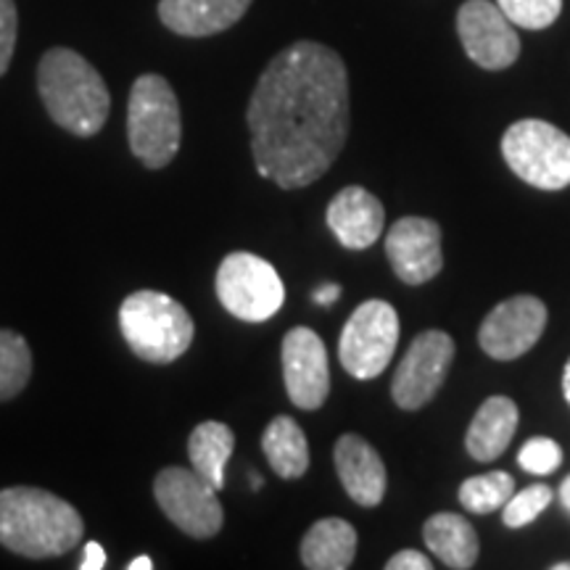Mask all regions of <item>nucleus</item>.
I'll list each match as a JSON object with an SVG mask.
<instances>
[{"label":"nucleus","instance_id":"obj_23","mask_svg":"<svg viewBox=\"0 0 570 570\" xmlns=\"http://www.w3.org/2000/svg\"><path fill=\"white\" fill-rule=\"evenodd\" d=\"M512 494H515L512 475L504 470H491V473L462 481L460 504L470 515H489V512L502 510Z\"/></svg>","mask_w":570,"mask_h":570},{"label":"nucleus","instance_id":"obj_3","mask_svg":"<svg viewBox=\"0 0 570 570\" xmlns=\"http://www.w3.org/2000/svg\"><path fill=\"white\" fill-rule=\"evenodd\" d=\"M38 90L46 111L61 130L92 138L104 130L111 96L98 69L71 48H51L38 67Z\"/></svg>","mask_w":570,"mask_h":570},{"label":"nucleus","instance_id":"obj_14","mask_svg":"<svg viewBox=\"0 0 570 570\" xmlns=\"http://www.w3.org/2000/svg\"><path fill=\"white\" fill-rule=\"evenodd\" d=\"M386 256L391 269L404 285L433 281L444 267L441 227L428 217H402L386 233Z\"/></svg>","mask_w":570,"mask_h":570},{"label":"nucleus","instance_id":"obj_1","mask_svg":"<svg viewBox=\"0 0 570 570\" xmlns=\"http://www.w3.org/2000/svg\"><path fill=\"white\" fill-rule=\"evenodd\" d=\"M246 122L262 177L283 190L320 180L344 151L352 125L344 59L312 40L283 48L256 82Z\"/></svg>","mask_w":570,"mask_h":570},{"label":"nucleus","instance_id":"obj_4","mask_svg":"<svg viewBox=\"0 0 570 570\" xmlns=\"http://www.w3.org/2000/svg\"><path fill=\"white\" fill-rule=\"evenodd\" d=\"M119 327L127 346L148 365H169L194 344V317L177 298L161 291H135L119 306Z\"/></svg>","mask_w":570,"mask_h":570},{"label":"nucleus","instance_id":"obj_5","mask_svg":"<svg viewBox=\"0 0 570 570\" xmlns=\"http://www.w3.org/2000/svg\"><path fill=\"white\" fill-rule=\"evenodd\" d=\"M183 117L173 85L161 75H140L127 104V140L148 169L169 167L180 151Z\"/></svg>","mask_w":570,"mask_h":570},{"label":"nucleus","instance_id":"obj_28","mask_svg":"<svg viewBox=\"0 0 570 570\" xmlns=\"http://www.w3.org/2000/svg\"><path fill=\"white\" fill-rule=\"evenodd\" d=\"M19 35V11L13 0H0V77L11 67Z\"/></svg>","mask_w":570,"mask_h":570},{"label":"nucleus","instance_id":"obj_19","mask_svg":"<svg viewBox=\"0 0 570 570\" xmlns=\"http://www.w3.org/2000/svg\"><path fill=\"white\" fill-rule=\"evenodd\" d=\"M423 541L452 570H468L481 554V539L473 523L458 512H436L425 520Z\"/></svg>","mask_w":570,"mask_h":570},{"label":"nucleus","instance_id":"obj_10","mask_svg":"<svg viewBox=\"0 0 570 570\" xmlns=\"http://www.w3.org/2000/svg\"><path fill=\"white\" fill-rule=\"evenodd\" d=\"M452 362L454 341L449 333L423 331L412 338L410 348L399 362L394 381H391V396H394L396 407L404 412L423 410L444 386Z\"/></svg>","mask_w":570,"mask_h":570},{"label":"nucleus","instance_id":"obj_22","mask_svg":"<svg viewBox=\"0 0 570 570\" xmlns=\"http://www.w3.org/2000/svg\"><path fill=\"white\" fill-rule=\"evenodd\" d=\"M235 449V433L230 425L217 423V420H206L196 425L188 439V458L190 465L204 481H209L214 489H225V468L230 462Z\"/></svg>","mask_w":570,"mask_h":570},{"label":"nucleus","instance_id":"obj_30","mask_svg":"<svg viewBox=\"0 0 570 570\" xmlns=\"http://www.w3.org/2000/svg\"><path fill=\"white\" fill-rule=\"evenodd\" d=\"M106 568V552L98 541H88L85 544V554L80 560V570H101Z\"/></svg>","mask_w":570,"mask_h":570},{"label":"nucleus","instance_id":"obj_7","mask_svg":"<svg viewBox=\"0 0 570 570\" xmlns=\"http://www.w3.org/2000/svg\"><path fill=\"white\" fill-rule=\"evenodd\" d=\"M219 304L244 323H267L285 302V285L277 269L248 252L227 254L214 277Z\"/></svg>","mask_w":570,"mask_h":570},{"label":"nucleus","instance_id":"obj_26","mask_svg":"<svg viewBox=\"0 0 570 570\" xmlns=\"http://www.w3.org/2000/svg\"><path fill=\"white\" fill-rule=\"evenodd\" d=\"M552 489L547 483H533V487H525L518 494L508 499V504L502 508V520L508 529H523V525H531L541 512L550 508L552 502Z\"/></svg>","mask_w":570,"mask_h":570},{"label":"nucleus","instance_id":"obj_21","mask_svg":"<svg viewBox=\"0 0 570 570\" xmlns=\"http://www.w3.org/2000/svg\"><path fill=\"white\" fill-rule=\"evenodd\" d=\"M262 452H265L275 475H281L285 481L302 479L306 470H309V444H306L302 425L288 415L275 417L265 428V433H262Z\"/></svg>","mask_w":570,"mask_h":570},{"label":"nucleus","instance_id":"obj_33","mask_svg":"<svg viewBox=\"0 0 570 570\" xmlns=\"http://www.w3.org/2000/svg\"><path fill=\"white\" fill-rule=\"evenodd\" d=\"M562 396H566V402L570 407V360L566 362V370H562Z\"/></svg>","mask_w":570,"mask_h":570},{"label":"nucleus","instance_id":"obj_31","mask_svg":"<svg viewBox=\"0 0 570 570\" xmlns=\"http://www.w3.org/2000/svg\"><path fill=\"white\" fill-rule=\"evenodd\" d=\"M312 298H315V302H317L320 306L336 304L338 298H341V285H338V283H323V285H320V288L315 291V294H312Z\"/></svg>","mask_w":570,"mask_h":570},{"label":"nucleus","instance_id":"obj_27","mask_svg":"<svg viewBox=\"0 0 570 570\" xmlns=\"http://www.w3.org/2000/svg\"><path fill=\"white\" fill-rule=\"evenodd\" d=\"M518 465L525 473L533 475H550L562 465V449L554 439L537 436L529 439L518 452Z\"/></svg>","mask_w":570,"mask_h":570},{"label":"nucleus","instance_id":"obj_20","mask_svg":"<svg viewBox=\"0 0 570 570\" xmlns=\"http://www.w3.org/2000/svg\"><path fill=\"white\" fill-rule=\"evenodd\" d=\"M356 529L344 518H323L304 533L302 562L309 570H346L356 554Z\"/></svg>","mask_w":570,"mask_h":570},{"label":"nucleus","instance_id":"obj_8","mask_svg":"<svg viewBox=\"0 0 570 570\" xmlns=\"http://www.w3.org/2000/svg\"><path fill=\"white\" fill-rule=\"evenodd\" d=\"M399 315L383 298L360 304L338 338V360L356 381H373L391 365L399 346Z\"/></svg>","mask_w":570,"mask_h":570},{"label":"nucleus","instance_id":"obj_25","mask_svg":"<svg viewBox=\"0 0 570 570\" xmlns=\"http://www.w3.org/2000/svg\"><path fill=\"white\" fill-rule=\"evenodd\" d=\"M515 27L523 30H547L562 13V0H494Z\"/></svg>","mask_w":570,"mask_h":570},{"label":"nucleus","instance_id":"obj_6","mask_svg":"<svg viewBox=\"0 0 570 570\" xmlns=\"http://www.w3.org/2000/svg\"><path fill=\"white\" fill-rule=\"evenodd\" d=\"M502 156L520 180L539 190L570 185V135L544 119H520L502 135Z\"/></svg>","mask_w":570,"mask_h":570},{"label":"nucleus","instance_id":"obj_13","mask_svg":"<svg viewBox=\"0 0 570 570\" xmlns=\"http://www.w3.org/2000/svg\"><path fill=\"white\" fill-rule=\"evenodd\" d=\"M458 35L470 61L487 71L508 69L520 56L515 24L491 0H465L460 6Z\"/></svg>","mask_w":570,"mask_h":570},{"label":"nucleus","instance_id":"obj_2","mask_svg":"<svg viewBox=\"0 0 570 570\" xmlns=\"http://www.w3.org/2000/svg\"><path fill=\"white\" fill-rule=\"evenodd\" d=\"M85 523L75 504L35 487L0 491V544L30 560L61 558L82 541Z\"/></svg>","mask_w":570,"mask_h":570},{"label":"nucleus","instance_id":"obj_36","mask_svg":"<svg viewBox=\"0 0 570 570\" xmlns=\"http://www.w3.org/2000/svg\"><path fill=\"white\" fill-rule=\"evenodd\" d=\"M252 487H254V489H262V479H259V475H256V473H254V479H252Z\"/></svg>","mask_w":570,"mask_h":570},{"label":"nucleus","instance_id":"obj_32","mask_svg":"<svg viewBox=\"0 0 570 570\" xmlns=\"http://www.w3.org/2000/svg\"><path fill=\"white\" fill-rule=\"evenodd\" d=\"M151 568H154V560L146 558V554H140V558L127 562V570H151Z\"/></svg>","mask_w":570,"mask_h":570},{"label":"nucleus","instance_id":"obj_29","mask_svg":"<svg viewBox=\"0 0 570 570\" xmlns=\"http://www.w3.org/2000/svg\"><path fill=\"white\" fill-rule=\"evenodd\" d=\"M433 562L417 550H402L386 562V570H431Z\"/></svg>","mask_w":570,"mask_h":570},{"label":"nucleus","instance_id":"obj_11","mask_svg":"<svg viewBox=\"0 0 570 570\" xmlns=\"http://www.w3.org/2000/svg\"><path fill=\"white\" fill-rule=\"evenodd\" d=\"M283 381L291 404L315 412L331 394V360L325 341L312 327H291L281 346Z\"/></svg>","mask_w":570,"mask_h":570},{"label":"nucleus","instance_id":"obj_16","mask_svg":"<svg viewBox=\"0 0 570 570\" xmlns=\"http://www.w3.org/2000/svg\"><path fill=\"white\" fill-rule=\"evenodd\" d=\"M325 219L341 246L352 248V252H365L381 238L383 225H386V209L367 188L348 185L327 204Z\"/></svg>","mask_w":570,"mask_h":570},{"label":"nucleus","instance_id":"obj_15","mask_svg":"<svg viewBox=\"0 0 570 570\" xmlns=\"http://www.w3.org/2000/svg\"><path fill=\"white\" fill-rule=\"evenodd\" d=\"M341 487L360 508H377L386 497V465L377 449L356 433H344L333 446Z\"/></svg>","mask_w":570,"mask_h":570},{"label":"nucleus","instance_id":"obj_34","mask_svg":"<svg viewBox=\"0 0 570 570\" xmlns=\"http://www.w3.org/2000/svg\"><path fill=\"white\" fill-rule=\"evenodd\" d=\"M560 502H562V508L570 512V475L560 483Z\"/></svg>","mask_w":570,"mask_h":570},{"label":"nucleus","instance_id":"obj_35","mask_svg":"<svg viewBox=\"0 0 570 570\" xmlns=\"http://www.w3.org/2000/svg\"><path fill=\"white\" fill-rule=\"evenodd\" d=\"M552 570H570V562H554Z\"/></svg>","mask_w":570,"mask_h":570},{"label":"nucleus","instance_id":"obj_17","mask_svg":"<svg viewBox=\"0 0 570 570\" xmlns=\"http://www.w3.org/2000/svg\"><path fill=\"white\" fill-rule=\"evenodd\" d=\"M254 0H159V19L183 38H209L230 30Z\"/></svg>","mask_w":570,"mask_h":570},{"label":"nucleus","instance_id":"obj_12","mask_svg":"<svg viewBox=\"0 0 570 570\" xmlns=\"http://www.w3.org/2000/svg\"><path fill=\"white\" fill-rule=\"evenodd\" d=\"M547 306L541 298L520 294L497 304L479 327V344L491 360L512 362L529 354L547 327Z\"/></svg>","mask_w":570,"mask_h":570},{"label":"nucleus","instance_id":"obj_24","mask_svg":"<svg viewBox=\"0 0 570 570\" xmlns=\"http://www.w3.org/2000/svg\"><path fill=\"white\" fill-rule=\"evenodd\" d=\"M32 377V352L24 336L0 331V402L19 396Z\"/></svg>","mask_w":570,"mask_h":570},{"label":"nucleus","instance_id":"obj_18","mask_svg":"<svg viewBox=\"0 0 570 570\" xmlns=\"http://www.w3.org/2000/svg\"><path fill=\"white\" fill-rule=\"evenodd\" d=\"M518 404L510 396H489L470 420L465 433V449L475 462H494L508 452L518 431Z\"/></svg>","mask_w":570,"mask_h":570},{"label":"nucleus","instance_id":"obj_9","mask_svg":"<svg viewBox=\"0 0 570 570\" xmlns=\"http://www.w3.org/2000/svg\"><path fill=\"white\" fill-rule=\"evenodd\" d=\"M154 497L167 515L190 539H212L223 531L225 510L217 489L196 470L164 468L154 481Z\"/></svg>","mask_w":570,"mask_h":570}]
</instances>
